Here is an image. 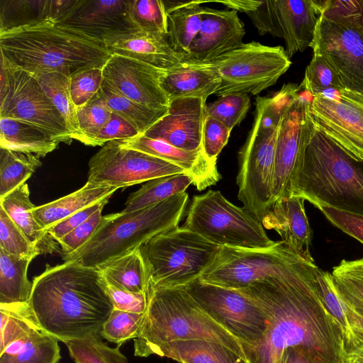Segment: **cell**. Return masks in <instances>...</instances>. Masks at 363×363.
<instances>
[{
  "mask_svg": "<svg viewBox=\"0 0 363 363\" xmlns=\"http://www.w3.org/2000/svg\"><path fill=\"white\" fill-rule=\"evenodd\" d=\"M313 259L295 253L274 274L240 291L264 311L267 330L255 345H242L250 363H281L299 347L324 363H347L344 333L319 294Z\"/></svg>",
  "mask_w": 363,
  "mask_h": 363,
  "instance_id": "obj_1",
  "label": "cell"
},
{
  "mask_svg": "<svg viewBox=\"0 0 363 363\" xmlns=\"http://www.w3.org/2000/svg\"><path fill=\"white\" fill-rule=\"evenodd\" d=\"M32 284L29 305L43 330L63 342L101 337L113 306L96 267L73 260L47 265Z\"/></svg>",
  "mask_w": 363,
  "mask_h": 363,
  "instance_id": "obj_2",
  "label": "cell"
},
{
  "mask_svg": "<svg viewBox=\"0 0 363 363\" xmlns=\"http://www.w3.org/2000/svg\"><path fill=\"white\" fill-rule=\"evenodd\" d=\"M0 51L6 64L33 75L70 77L85 68H103L111 56L102 39L51 21L0 30Z\"/></svg>",
  "mask_w": 363,
  "mask_h": 363,
  "instance_id": "obj_3",
  "label": "cell"
},
{
  "mask_svg": "<svg viewBox=\"0 0 363 363\" xmlns=\"http://www.w3.org/2000/svg\"><path fill=\"white\" fill-rule=\"evenodd\" d=\"M292 196L315 207L328 206L363 216V160L351 155L315 127Z\"/></svg>",
  "mask_w": 363,
  "mask_h": 363,
  "instance_id": "obj_4",
  "label": "cell"
},
{
  "mask_svg": "<svg viewBox=\"0 0 363 363\" xmlns=\"http://www.w3.org/2000/svg\"><path fill=\"white\" fill-rule=\"evenodd\" d=\"M192 340L220 343L247 359L240 340L209 316L183 287L149 292L144 318L133 340L134 355L147 357L161 345Z\"/></svg>",
  "mask_w": 363,
  "mask_h": 363,
  "instance_id": "obj_5",
  "label": "cell"
},
{
  "mask_svg": "<svg viewBox=\"0 0 363 363\" xmlns=\"http://www.w3.org/2000/svg\"><path fill=\"white\" fill-rule=\"evenodd\" d=\"M188 198L184 192L145 208L104 216L95 233L81 248L62 257L65 262L73 260L96 267L140 247L155 236L179 227Z\"/></svg>",
  "mask_w": 363,
  "mask_h": 363,
  "instance_id": "obj_6",
  "label": "cell"
},
{
  "mask_svg": "<svg viewBox=\"0 0 363 363\" xmlns=\"http://www.w3.org/2000/svg\"><path fill=\"white\" fill-rule=\"evenodd\" d=\"M220 247L183 226L155 236L140 247L148 275L147 295L199 279Z\"/></svg>",
  "mask_w": 363,
  "mask_h": 363,
  "instance_id": "obj_7",
  "label": "cell"
},
{
  "mask_svg": "<svg viewBox=\"0 0 363 363\" xmlns=\"http://www.w3.org/2000/svg\"><path fill=\"white\" fill-rule=\"evenodd\" d=\"M183 227L220 247L265 249L276 242L267 236L260 221L219 191L195 195Z\"/></svg>",
  "mask_w": 363,
  "mask_h": 363,
  "instance_id": "obj_8",
  "label": "cell"
},
{
  "mask_svg": "<svg viewBox=\"0 0 363 363\" xmlns=\"http://www.w3.org/2000/svg\"><path fill=\"white\" fill-rule=\"evenodd\" d=\"M211 63L220 75L215 94L221 96L236 92L259 94L276 84L291 61L281 46L250 42L242 43Z\"/></svg>",
  "mask_w": 363,
  "mask_h": 363,
  "instance_id": "obj_9",
  "label": "cell"
},
{
  "mask_svg": "<svg viewBox=\"0 0 363 363\" xmlns=\"http://www.w3.org/2000/svg\"><path fill=\"white\" fill-rule=\"evenodd\" d=\"M0 118L19 120L36 126L60 141L72 138L65 121L45 93L37 78L1 60Z\"/></svg>",
  "mask_w": 363,
  "mask_h": 363,
  "instance_id": "obj_10",
  "label": "cell"
},
{
  "mask_svg": "<svg viewBox=\"0 0 363 363\" xmlns=\"http://www.w3.org/2000/svg\"><path fill=\"white\" fill-rule=\"evenodd\" d=\"M183 288L214 320L252 346L263 337L267 327L263 309L240 290L213 285L199 279Z\"/></svg>",
  "mask_w": 363,
  "mask_h": 363,
  "instance_id": "obj_11",
  "label": "cell"
},
{
  "mask_svg": "<svg viewBox=\"0 0 363 363\" xmlns=\"http://www.w3.org/2000/svg\"><path fill=\"white\" fill-rule=\"evenodd\" d=\"M312 99L313 96L298 85L284 110L275 147L274 201L293 194L304 151L315 128L309 112Z\"/></svg>",
  "mask_w": 363,
  "mask_h": 363,
  "instance_id": "obj_12",
  "label": "cell"
},
{
  "mask_svg": "<svg viewBox=\"0 0 363 363\" xmlns=\"http://www.w3.org/2000/svg\"><path fill=\"white\" fill-rule=\"evenodd\" d=\"M278 128L262 130L253 124L239 152L238 198L262 223L274 203L273 181Z\"/></svg>",
  "mask_w": 363,
  "mask_h": 363,
  "instance_id": "obj_13",
  "label": "cell"
},
{
  "mask_svg": "<svg viewBox=\"0 0 363 363\" xmlns=\"http://www.w3.org/2000/svg\"><path fill=\"white\" fill-rule=\"evenodd\" d=\"M184 173L174 164L113 140L91 157L87 182L120 189Z\"/></svg>",
  "mask_w": 363,
  "mask_h": 363,
  "instance_id": "obj_14",
  "label": "cell"
},
{
  "mask_svg": "<svg viewBox=\"0 0 363 363\" xmlns=\"http://www.w3.org/2000/svg\"><path fill=\"white\" fill-rule=\"evenodd\" d=\"M293 254L282 240L265 249L222 246L199 279L213 285L241 290L274 274Z\"/></svg>",
  "mask_w": 363,
  "mask_h": 363,
  "instance_id": "obj_15",
  "label": "cell"
},
{
  "mask_svg": "<svg viewBox=\"0 0 363 363\" xmlns=\"http://www.w3.org/2000/svg\"><path fill=\"white\" fill-rule=\"evenodd\" d=\"M309 112L315 127L353 157L363 160V96L328 89L313 97Z\"/></svg>",
  "mask_w": 363,
  "mask_h": 363,
  "instance_id": "obj_16",
  "label": "cell"
},
{
  "mask_svg": "<svg viewBox=\"0 0 363 363\" xmlns=\"http://www.w3.org/2000/svg\"><path fill=\"white\" fill-rule=\"evenodd\" d=\"M310 47L326 60L346 89L363 96L362 34L320 16Z\"/></svg>",
  "mask_w": 363,
  "mask_h": 363,
  "instance_id": "obj_17",
  "label": "cell"
},
{
  "mask_svg": "<svg viewBox=\"0 0 363 363\" xmlns=\"http://www.w3.org/2000/svg\"><path fill=\"white\" fill-rule=\"evenodd\" d=\"M102 69L104 81L122 95L154 109H168L170 101L162 86L167 71L116 54Z\"/></svg>",
  "mask_w": 363,
  "mask_h": 363,
  "instance_id": "obj_18",
  "label": "cell"
},
{
  "mask_svg": "<svg viewBox=\"0 0 363 363\" xmlns=\"http://www.w3.org/2000/svg\"><path fill=\"white\" fill-rule=\"evenodd\" d=\"M245 34L238 11L203 6L199 31L182 61L212 62L242 44Z\"/></svg>",
  "mask_w": 363,
  "mask_h": 363,
  "instance_id": "obj_19",
  "label": "cell"
},
{
  "mask_svg": "<svg viewBox=\"0 0 363 363\" xmlns=\"http://www.w3.org/2000/svg\"><path fill=\"white\" fill-rule=\"evenodd\" d=\"M206 101L201 98H178L170 101L166 114L143 135L164 140L187 151H203L202 133Z\"/></svg>",
  "mask_w": 363,
  "mask_h": 363,
  "instance_id": "obj_20",
  "label": "cell"
},
{
  "mask_svg": "<svg viewBox=\"0 0 363 363\" xmlns=\"http://www.w3.org/2000/svg\"><path fill=\"white\" fill-rule=\"evenodd\" d=\"M102 40L111 55L133 58L167 72L183 63L167 38L152 33L130 28L106 33Z\"/></svg>",
  "mask_w": 363,
  "mask_h": 363,
  "instance_id": "obj_21",
  "label": "cell"
},
{
  "mask_svg": "<svg viewBox=\"0 0 363 363\" xmlns=\"http://www.w3.org/2000/svg\"><path fill=\"white\" fill-rule=\"evenodd\" d=\"M118 141L124 147L150 154L181 167L192 177L193 184L199 191L215 185L221 179L216 163L209 160L203 151L184 150L145 135Z\"/></svg>",
  "mask_w": 363,
  "mask_h": 363,
  "instance_id": "obj_22",
  "label": "cell"
},
{
  "mask_svg": "<svg viewBox=\"0 0 363 363\" xmlns=\"http://www.w3.org/2000/svg\"><path fill=\"white\" fill-rule=\"evenodd\" d=\"M304 201L296 196L275 201L267 210L262 224L267 229L276 230L291 252L313 259L309 251L312 230L306 214Z\"/></svg>",
  "mask_w": 363,
  "mask_h": 363,
  "instance_id": "obj_23",
  "label": "cell"
},
{
  "mask_svg": "<svg viewBox=\"0 0 363 363\" xmlns=\"http://www.w3.org/2000/svg\"><path fill=\"white\" fill-rule=\"evenodd\" d=\"M289 58L310 47L320 13L314 0H272Z\"/></svg>",
  "mask_w": 363,
  "mask_h": 363,
  "instance_id": "obj_24",
  "label": "cell"
},
{
  "mask_svg": "<svg viewBox=\"0 0 363 363\" xmlns=\"http://www.w3.org/2000/svg\"><path fill=\"white\" fill-rule=\"evenodd\" d=\"M129 2L130 0H81L79 6L62 23L102 39L106 33L133 28Z\"/></svg>",
  "mask_w": 363,
  "mask_h": 363,
  "instance_id": "obj_25",
  "label": "cell"
},
{
  "mask_svg": "<svg viewBox=\"0 0 363 363\" xmlns=\"http://www.w3.org/2000/svg\"><path fill=\"white\" fill-rule=\"evenodd\" d=\"M220 83V75L211 62H183L179 67L167 72L162 86L169 101L189 97L206 101Z\"/></svg>",
  "mask_w": 363,
  "mask_h": 363,
  "instance_id": "obj_26",
  "label": "cell"
},
{
  "mask_svg": "<svg viewBox=\"0 0 363 363\" xmlns=\"http://www.w3.org/2000/svg\"><path fill=\"white\" fill-rule=\"evenodd\" d=\"M0 206L35 247L39 255L62 253L59 243L44 230L35 219L26 183L0 199Z\"/></svg>",
  "mask_w": 363,
  "mask_h": 363,
  "instance_id": "obj_27",
  "label": "cell"
},
{
  "mask_svg": "<svg viewBox=\"0 0 363 363\" xmlns=\"http://www.w3.org/2000/svg\"><path fill=\"white\" fill-rule=\"evenodd\" d=\"M315 277L321 300L328 312L341 328L349 352L363 346V311L340 297L331 273L318 267Z\"/></svg>",
  "mask_w": 363,
  "mask_h": 363,
  "instance_id": "obj_28",
  "label": "cell"
},
{
  "mask_svg": "<svg viewBox=\"0 0 363 363\" xmlns=\"http://www.w3.org/2000/svg\"><path fill=\"white\" fill-rule=\"evenodd\" d=\"M118 189L117 187L95 185L86 182L84 186L76 191L48 203L35 206L32 211L38 223L47 231L52 225L82 209L111 198Z\"/></svg>",
  "mask_w": 363,
  "mask_h": 363,
  "instance_id": "obj_29",
  "label": "cell"
},
{
  "mask_svg": "<svg viewBox=\"0 0 363 363\" xmlns=\"http://www.w3.org/2000/svg\"><path fill=\"white\" fill-rule=\"evenodd\" d=\"M152 354L169 357L178 363H250L229 347L204 340L165 343L153 349Z\"/></svg>",
  "mask_w": 363,
  "mask_h": 363,
  "instance_id": "obj_30",
  "label": "cell"
},
{
  "mask_svg": "<svg viewBox=\"0 0 363 363\" xmlns=\"http://www.w3.org/2000/svg\"><path fill=\"white\" fill-rule=\"evenodd\" d=\"M167 13V40L182 59L197 35L205 1H163Z\"/></svg>",
  "mask_w": 363,
  "mask_h": 363,
  "instance_id": "obj_31",
  "label": "cell"
},
{
  "mask_svg": "<svg viewBox=\"0 0 363 363\" xmlns=\"http://www.w3.org/2000/svg\"><path fill=\"white\" fill-rule=\"evenodd\" d=\"M59 340L41 327L9 343L0 352V363H58Z\"/></svg>",
  "mask_w": 363,
  "mask_h": 363,
  "instance_id": "obj_32",
  "label": "cell"
},
{
  "mask_svg": "<svg viewBox=\"0 0 363 363\" xmlns=\"http://www.w3.org/2000/svg\"><path fill=\"white\" fill-rule=\"evenodd\" d=\"M60 141L43 130L26 122L0 118V148L45 157Z\"/></svg>",
  "mask_w": 363,
  "mask_h": 363,
  "instance_id": "obj_33",
  "label": "cell"
},
{
  "mask_svg": "<svg viewBox=\"0 0 363 363\" xmlns=\"http://www.w3.org/2000/svg\"><path fill=\"white\" fill-rule=\"evenodd\" d=\"M96 267L113 284L147 296L148 275L140 247L110 259Z\"/></svg>",
  "mask_w": 363,
  "mask_h": 363,
  "instance_id": "obj_34",
  "label": "cell"
},
{
  "mask_svg": "<svg viewBox=\"0 0 363 363\" xmlns=\"http://www.w3.org/2000/svg\"><path fill=\"white\" fill-rule=\"evenodd\" d=\"M30 257H19L0 248V303H21L30 301L33 284L28 279Z\"/></svg>",
  "mask_w": 363,
  "mask_h": 363,
  "instance_id": "obj_35",
  "label": "cell"
},
{
  "mask_svg": "<svg viewBox=\"0 0 363 363\" xmlns=\"http://www.w3.org/2000/svg\"><path fill=\"white\" fill-rule=\"evenodd\" d=\"M99 94L112 113L132 125L139 135H143L168 110L154 109L137 103L120 94L104 81Z\"/></svg>",
  "mask_w": 363,
  "mask_h": 363,
  "instance_id": "obj_36",
  "label": "cell"
},
{
  "mask_svg": "<svg viewBox=\"0 0 363 363\" xmlns=\"http://www.w3.org/2000/svg\"><path fill=\"white\" fill-rule=\"evenodd\" d=\"M34 76L64 118L71 138L85 145L86 139L79 125L77 108L70 95V77L60 72Z\"/></svg>",
  "mask_w": 363,
  "mask_h": 363,
  "instance_id": "obj_37",
  "label": "cell"
},
{
  "mask_svg": "<svg viewBox=\"0 0 363 363\" xmlns=\"http://www.w3.org/2000/svg\"><path fill=\"white\" fill-rule=\"evenodd\" d=\"M194 180L187 174H177L147 182L128 196L123 212H132L159 203L174 195L185 192Z\"/></svg>",
  "mask_w": 363,
  "mask_h": 363,
  "instance_id": "obj_38",
  "label": "cell"
},
{
  "mask_svg": "<svg viewBox=\"0 0 363 363\" xmlns=\"http://www.w3.org/2000/svg\"><path fill=\"white\" fill-rule=\"evenodd\" d=\"M41 164L34 154L0 148V199L24 184Z\"/></svg>",
  "mask_w": 363,
  "mask_h": 363,
  "instance_id": "obj_39",
  "label": "cell"
},
{
  "mask_svg": "<svg viewBox=\"0 0 363 363\" xmlns=\"http://www.w3.org/2000/svg\"><path fill=\"white\" fill-rule=\"evenodd\" d=\"M0 352L9 343L40 327L28 303H0Z\"/></svg>",
  "mask_w": 363,
  "mask_h": 363,
  "instance_id": "obj_40",
  "label": "cell"
},
{
  "mask_svg": "<svg viewBox=\"0 0 363 363\" xmlns=\"http://www.w3.org/2000/svg\"><path fill=\"white\" fill-rule=\"evenodd\" d=\"M331 276L340 297L363 311V258L342 260Z\"/></svg>",
  "mask_w": 363,
  "mask_h": 363,
  "instance_id": "obj_41",
  "label": "cell"
},
{
  "mask_svg": "<svg viewBox=\"0 0 363 363\" xmlns=\"http://www.w3.org/2000/svg\"><path fill=\"white\" fill-rule=\"evenodd\" d=\"M128 13L133 29L167 38V13L162 0H130Z\"/></svg>",
  "mask_w": 363,
  "mask_h": 363,
  "instance_id": "obj_42",
  "label": "cell"
},
{
  "mask_svg": "<svg viewBox=\"0 0 363 363\" xmlns=\"http://www.w3.org/2000/svg\"><path fill=\"white\" fill-rule=\"evenodd\" d=\"M100 337L65 341L76 363H129L121 352L120 346L110 347Z\"/></svg>",
  "mask_w": 363,
  "mask_h": 363,
  "instance_id": "obj_43",
  "label": "cell"
},
{
  "mask_svg": "<svg viewBox=\"0 0 363 363\" xmlns=\"http://www.w3.org/2000/svg\"><path fill=\"white\" fill-rule=\"evenodd\" d=\"M320 16L363 35V0H314Z\"/></svg>",
  "mask_w": 363,
  "mask_h": 363,
  "instance_id": "obj_44",
  "label": "cell"
},
{
  "mask_svg": "<svg viewBox=\"0 0 363 363\" xmlns=\"http://www.w3.org/2000/svg\"><path fill=\"white\" fill-rule=\"evenodd\" d=\"M250 106L246 93H230L206 104V115L223 122L230 130L245 118Z\"/></svg>",
  "mask_w": 363,
  "mask_h": 363,
  "instance_id": "obj_45",
  "label": "cell"
},
{
  "mask_svg": "<svg viewBox=\"0 0 363 363\" xmlns=\"http://www.w3.org/2000/svg\"><path fill=\"white\" fill-rule=\"evenodd\" d=\"M144 313L113 309L102 327L101 337L118 345L134 340L138 336Z\"/></svg>",
  "mask_w": 363,
  "mask_h": 363,
  "instance_id": "obj_46",
  "label": "cell"
},
{
  "mask_svg": "<svg viewBox=\"0 0 363 363\" xmlns=\"http://www.w3.org/2000/svg\"><path fill=\"white\" fill-rule=\"evenodd\" d=\"M79 128L86 139V145L93 142L100 130L110 120L112 111L99 92L86 104L77 108Z\"/></svg>",
  "mask_w": 363,
  "mask_h": 363,
  "instance_id": "obj_47",
  "label": "cell"
},
{
  "mask_svg": "<svg viewBox=\"0 0 363 363\" xmlns=\"http://www.w3.org/2000/svg\"><path fill=\"white\" fill-rule=\"evenodd\" d=\"M313 97L328 89H345L337 74L319 54L313 57L306 68L304 78L300 84Z\"/></svg>",
  "mask_w": 363,
  "mask_h": 363,
  "instance_id": "obj_48",
  "label": "cell"
},
{
  "mask_svg": "<svg viewBox=\"0 0 363 363\" xmlns=\"http://www.w3.org/2000/svg\"><path fill=\"white\" fill-rule=\"evenodd\" d=\"M0 248L19 257L34 259L38 255L35 247L0 206Z\"/></svg>",
  "mask_w": 363,
  "mask_h": 363,
  "instance_id": "obj_49",
  "label": "cell"
},
{
  "mask_svg": "<svg viewBox=\"0 0 363 363\" xmlns=\"http://www.w3.org/2000/svg\"><path fill=\"white\" fill-rule=\"evenodd\" d=\"M102 69L85 68L70 76L69 91L77 108L86 104L99 92L104 82Z\"/></svg>",
  "mask_w": 363,
  "mask_h": 363,
  "instance_id": "obj_50",
  "label": "cell"
},
{
  "mask_svg": "<svg viewBox=\"0 0 363 363\" xmlns=\"http://www.w3.org/2000/svg\"><path fill=\"white\" fill-rule=\"evenodd\" d=\"M231 130L221 121L206 116L202 133V150L206 157L216 163L227 144Z\"/></svg>",
  "mask_w": 363,
  "mask_h": 363,
  "instance_id": "obj_51",
  "label": "cell"
},
{
  "mask_svg": "<svg viewBox=\"0 0 363 363\" xmlns=\"http://www.w3.org/2000/svg\"><path fill=\"white\" fill-rule=\"evenodd\" d=\"M103 208L104 207L100 208L87 220L58 240L62 256L76 252L91 238L101 224Z\"/></svg>",
  "mask_w": 363,
  "mask_h": 363,
  "instance_id": "obj_52",
  "label": "cell"
},
{
  "mask_svg": "<svg viewBox=\"0 0 363 363\" xmlns=\"http://www.w3.org/2000/svg\"><path fill=\"white\" fill-rule=\"evenodd\" d=\"M103 278L113 309L137 313L145 312L147 306V296L145 294L128 291L113 284L104 276Z\"/></svg>",
  "mask_w": 363,
  "mask_h": 363,
  "instance_id": "obj_53",
  "label": "cell"
},
{
  "mask_svg": "<svg viewBox=\"0 0 363 363\" xmlns=\"http://www.w3.org/2000/svg\"><path fill=\"white\" fill-rule=\"evenodd\" d=\"M325 217L335 226L363 245V216L332 207L318 206Z\"/></svg>",
  "mask_w": 363,
  "mask_h": 363,
  "instance_id": "obj_54",
  "label": "cell"
},
{
  "mask_svg": "<svg viewBox=\"0 0 363 363\" xmlns=\"http://www.w3.org/2000/svg\"><path fill=\"white\" fill-rule=\"evenodd\" d=\"M251 19L260 35L269 33L281 38L272 0L258 1L257 4L245 13Z\"/></svg>",
  "mask_w": 363,
  "mask_h": 363,
  "instance_id": "obj_55",
  "label": "cell"
},
{
  "mask_svg": "<svg viewBox=\"0 0 363 363\" xmlns=\"http://www.w3.org/2000/svg\"><path fill=\"white\" fill-rule=\"evenodd\" d=\"M138 131L123 118L112 113L110 120L100 130L93 142V146H103L113 140L133 138Z\"/></svg>",
  "mask_w": 363,
  "mask_h": 363,
  "instance_id": "obj_56",
  "label": "cell"
},
{
  "mask_svg": "<svg viewBox=\"0 0 363 363\" xmlns=\"http://www.w3.org/2000/svg\"><path fill=\"white\" fill-rule=\"evenodd\" d=\"M109 199V197L106 198L100 202L92 204L69 216L50 227L47 230L48 233L55 241L58 242L62 238L87 220L97 210L104 207L108 202Z\"/></svg>",
  "mask_w": 363,
  "mask_h": 363,
  "instance_id": "obj_57",
  "label": "cell"
},
{
  "mask_svg": "<svg viewBox=\"0 0 363 363\" xmlns=\"http://www.w3.org/2000/svg\"><path fill=\"white\" fill-rule=\"evenodd\" d=\"M281 363H324L317 359L308 350L299 347H291L285 350Z\"/></svg>",
  "mask_w": 363,
  "mask_h": 363,
  "instance_id": "obj_58",
  "label": "cell"
},
{
  "mask_svg": "<svg viewBox=\"0 0 363 363\" xmlns=\"http://www.w3.org/2000/svg\"><path fill=\"white\" fill-rule=\"evenodd\" d=\"M347 363H363V346L357 347L348 352Z\"/></svg>",
  "mask_w": 363,
  "mask_h": 363,
  "instance_id": "obj_59",
  "label": "cell"
}]
</instances>
